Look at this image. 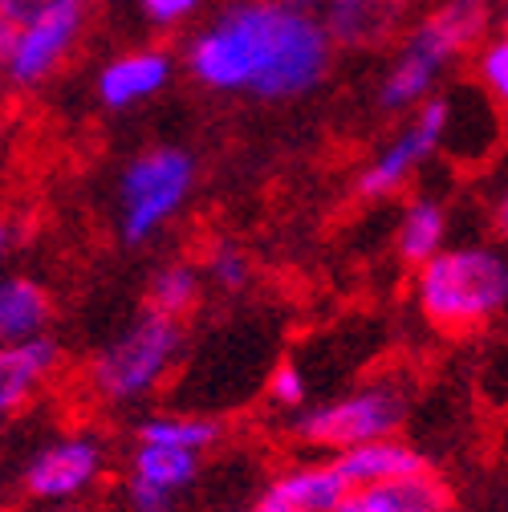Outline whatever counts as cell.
I'll return each instance as SVG.
<instances>
[{
  "instance_id": "13",
  "label": "cell",
  "mask_w": 508,
  "mask_h": 512,
  "mask_svg": "<svg viewBox=\"0 0 508 512\" xmlns=\"http://www.w3.org/2000/svg\"><path fill=\"white\" fill-rule=\"evenodd\" d=\"M452 496L431 472L383 480V484H362L350 488L334 512H448Z\"/></svg>"
},
{
  "instance_id": "22",
  "label": "cell",
  "mask_w": 508,
  "mask_h": 512,
  "mask_svg": "<svg viewBox=\"0 0 508 512\" xmlns=\"http://www.w3.org/2000/svg\"><path fill=\"white\" fill-rule=\"evenodd\" d=\"M208 273L220 289H244L248 277H252V265H248V256L236 248V244H216L208 252Z\"/></svg>"
},
{
  "instance_id": "5",
  "label": "cell",
  "mask_w": 508,
  "mask_h": 512,
  "mask_svg": "<svg viewBox=\"0 0 508 512\" xmlns=\"http://www.w3.org/2000/svg\"><path fill=\"white\" fill-rule=\"evenodd\" d=\"M196 163L179 147H151L122 171V236L131 244L151 240L187 200Z\"/></svg>"
},
{
  "instance_id": "2",
  "label": "cell",
  "mask_w": 508,
  "mask_h": 512,
  "mask_svg": "<svg viewBox=\"0 0 508 512\" xmlns=\"http://www.w3.org/2000/svg\"><path fill=\"white\" fill-rule=\"evenodd\" d=\"M415 301L427 326L448 338L484 330L508 301V265L496 248L435 252L415 273Z\"/></svg>"
},
{
  "instance_id": "19",
  "label": "cell",
  "mask_w": 508,
  "mask_h": 512,
  "mask_svg": "<svg viewBox=\"0 0 508 512\" xmlns=\"http://www.w3.org/2000/svg\"><path fill=\"white\" fill-rule=\"evenodd\" d=\"M216 439H220V423L187 419V415H159V419H147L139 427V443L179 447V452H196V456H204Z\"/></svg>"
},
{
  "instance_id": "24",
  "label": "cell",
  "mask_w": 508,
  "mask_h": 512,
  "mask_svg": "<svg viewBox=\"0 0 508 512\" xmlns=\"http://www.w3.org/2000/svg\"><path fill=\"white\" fill-rule=\"evenodd\" d=\"M200 9V0H143V13L159 29H179L183 21H192Z\"/></svg>"
},
{
  "instance_id": "17",
  "label": "cell",
  "mask_w": 508,
  "mask_h": 512,
  "mask_svg": "<svg viewBox=\"0 0 508 512\" xmlns=\"http://www.w3.org/2000/svg\"><path fill=\"white\" fill-rule=\"evenodd\" d=\"M49 322V293L29 277L0 281V346L41 338Z\"/></svg>"
},
{
  "instance_id": "15",
  "label": "cell",
  "mask_w": 508,
  "mask_h": 512,
  "mask_svg": "<svg viewBox=\"0 0 508 512\" xmlns=\"http://www.w3.org/2000/svg\"><path fill=\"white\" fill-rule=\"evenodd\" d=\"M53 370H57V346L49 338L0 346V419H9L29 395H37Z\"/></svg>"
},
{
  "instance_id": "18",
  "label": "cell",
  "mask_w": 508,
  "mask_h": 512,
  "mask_svg": "<svg viewBox=\"0 0 508 512\" xmlns=\"http://www.w3.org/2000/svg\"><path fill=\"white\" fill-rule=\"evenodd\" d=\"M443 236H448V212L435 200H415L399 224V256L419 269L427 256L443 252Z\"/></svg>"
},
{
  "instance_id": "28",
  "label": "cell",
  "mask_w": 508,
  "mask_h": 512,
  "mask_svg": "<svg viewBox=\"0 0 508 512\" xmlns=\"http://www.w3.org/2000/svg\"><path fill=\"white\" fill-rule=\"evenodd\" d=\"M257 512H277V508H265V504H257Z\"/></svg>"
},
{
  "instance_id": "10",
  "label": "cell",
  "mask_w": 508,
  "mask_h": 512,
  "mask_svg": "<svg viewBox=\"0 0 508 512\" xmlns=\"http://www.w3.org/2000/svg\"><path fill=\"white\" fill-rule=\"evenodd\" d=\"M411 0H326L317 21L326 37L346 49H378L399 37Z\"/></svg>"
},
{
  "instance_id": "27",
  "label": "cell",
  "mask_w": 508,
  "mask_h": 512,
  "mask_svg": "<svg viewBox=\"0 0 508 512\" xmlns=\"http://www.w3.org/2000/svg\"><path fill=\"white\" fill-rule=\"evenodd\" d=\"M9 240H13V232H9V224H0V256H5V248H9Z\"/></svg>"
},
{
  "instance_id": "7",
  "label": "cell",
  "mask_w": 508,
  "mask_h": 512,
  "mask_svg": "<svg viewBox=\"0 0 508 512\" xmlns=\"http://www.w3.org/2000/svg\"><path fill=\"white\" fill-rule=\"evenodd\" d=\"M86 29V0L57 5L25 25L0 21V74L17 90H33L70 61Z\"/></svg>"
},
{
  "instance_id": "1",
  "label": "cell",
  "mask_w": 508,
  "mask_h": 512,
  "mask_svg": "<svg viewBox=\"0 0 508 512\" xmlns=\"http://www.w3.org/2000/svg\"><path fill=\"white\" fill-rule=\"evenodd\" d=\"M334 41L322 21L273 0H236L187 45V74L220 94L301 98L330 74Z\"/></svg>"
},
{
  "instance_id": "6",
  "label": "cell",
  "mask_w": 508,
  "mask_h": 512,
  "mask_svg": "<svg viewBox=\"0 0 508 512\" xmlns=\"http://www.w3.org/2000/svg\"><path fill=\"white\" fill-rule=\"evenodd\" d=\"M407 419V391L399 382H374L346 399H334L326 407H313L297 419V439L309 447H334L350 452L358 443L391 439Z\"/></svg>"
},
{
  "instance_id": "11",
  "label": "cell",
  "mask_w": 508,
  "mask_h": 512,
  "mask_svg": "<svg viewBox=\"0 0 508 512\" xmlns=\"http://www.w3.org/2000/svg\"><path fill=\"white\" fill-rule=\"evenodd\" d=\"M200 456L179 447L139 443L135 452V480H131V508L135 512H167L171 500L196 480Z\"/></svg>"
},
{
  "instance_id": "4",
  "label": "cell",
  "mask_w": 508,
  "mask_h": 512,
  "mask_svg": "<svg viewBox=\"0 0 508 512\" xmlns=\"http://www.w3.org/2000/svg\"><path fill=\"white\" fill-rule=\"evenodd\" d=\"M183 346V330L171 317L147 313L135 330H126L94 366H90V391L106 403H131L155 391L175 366Z\"/></svg>"
},
{
  "instance_id": "23",
  "label": "cell",
  "mask_w": 508,
  "mask_h": 512,
  "mask_svg": "<svg viewBox=\"0 0 508 512\" xmlns=\"http://www.w3.org/2000/svg\"><path fill=\"white\" fill-rule=\"evenodd\" d=\"M269 399L277 403V407H301L305 403V374L293 366V362H281L277 370H273V382H269Z\"/></svg>"
},
{
  "instance_id": "20",
  "label": "cell",
  "mask_w": 508,
  "mask_h": 512,
  "mask_svg": "<svg viewBox=\"0 0 508 512\" xmlns=\"http://www.w3.org/2000/svg\"><path fill=\"white\" fill-rule=\"evenodd\" d=\"M147 301H151L147 313H159V317L179 322V317H187L196 309V301H200V273L192 265H167V269H159L155 281H151Z\"/></svg>"
},
{
  "instance_id": "21",
  "label": "cell",
  "mask_w": 508,
  "mask_h": 512,
  "mask_svg": "<svg viewBox=\"0 0 508 512\" xmlns=\"http://www.w3.org/2000/svg\"><path fill=\"white\" fill-rule=\"evenodd\" d=\"M472 53H476L472 61H476L480 86H484L496 102H504V98H508V45H504V37H484Z\"/></svg>"
},
{
  "instance_id": "8",
  "label": "cell",
  "mask_w": 508,
  "mask_h": 512,
  "mask_svg": "<svg viewBox=\"0 0 508 512\" xmlns=\"http://www.w3.org/2000/svg\"><path fill=\"white\" fill-rule=\"evenodd\" d=\"M448 122H452V106L443 98L419 102L407 131L395 143H387L383 151H378L370 159V167L358 175V187H354L358 200H387V196H395V191H403L411 183V175L443 143V135H448Z\"/></svg>"
},
{
  "instance_id": "3",
  "label": "cell",
  "mask_w": 508,
  "mask_h": 512,
  "mask_svg": "<svg viewBox=\"0 0 508 512\" xmlns=\"http://www.w3.org/2000/svg\"><path fill=\"white\" fill-rule=\"evenodd\" d=\"M488 21H492L488 0H443L435 13H427L403 37L395 66L387 70L383 86H378V106L399 114L427 102L443 70L488 37Z\"/></svg>"
},
{
  "instance_id": "25",
  "label": "cell",
  "mask_w": 508,
  "mask_h": 512,
  "mask_svg": "<svg viewBox=\"0 0 508 512\" xmlns=\"http://www.w3.org/2000/svg\"><path fill=\"white\" fill-rule=\"evenodd\" d=\"M57 5H70V0H0V21L5 25H25Z\"/></svg>"
},
{
  "instance_id": "14",
  "label": "cell",
  "mask_w": 508,
  "mask_h": 512,
  "mask_svg": "<svg viewBox=\"0 0 508 512\" xmlns=\"http://www.w3.org/2000/svg\"><path fill=\"white\" fill-rule=\"evenodd\" d=\"M346 492L350 488H346L342 472L334 468V460L330 464H297L269 484L261 504L277 508V512H334Z\"/></svg>"
},
{
  "instance_id": "26",
  "label": "cell",
  "mask_w": 508,
  "mask_h": 512,
  "mask_svg": "<svg viewBox=\"0 0 508 512\" xmlns=\"http://www.w3.org/2000/svg\"><path fill=\"white\" fill-rule=\"evenodd\" d=\"M273 5H281V9H289V13H305V17H317V13H322V5H326V0H273Z\"/></svg>"
},
{
  "instance_id": "16",
  "label": "cell",
  "mask_w": 508,
  "mask_h": 512,
  "mask_svg": "<svg viewBox=\"0 0 508 512\" xmlns=\"http://www.w3.org/2000/svg\"><path fill=\"white\" fill-rule=\"evenodd\" d=\"M334 468L342 472L346 488H362V484H383V480H399V476H415L427 472V460L403 439H374V443H358L350 452H338Z\"/></svg>"
},
{
  "instance_id": "12",
  "label": "cell",
  "mask_w": 508,
  "mask_h": 512,
  "mask_svg": "<svg viewBox=\"0 0 508 512\" xmlns=\"http://www.w3.org/2000/svg\"><path fill=\"white\" fill-rule=\"evenodd\" d=\"M171 53L167 49H131V53H118L114 61H106L102 74H98V98L110 110H126V106H139L147 98H155L167 82H171Z\"/></svg>"
},
{
  "instance_id": "9",
  "label": "cell",
  "mask_w": 508,
  "mask_h": 512,
  "mask_svg": "<svg viewBox=\"0 0 508 512\" xmlns=\"http://www.w3.org/2000/svg\"><path fill=\"white\" fill-rule=\"evenodd\" d=\"M102 464H106V452L98 439L90 435L57 439L25 468V488L37 500H70L102 476Z\"/></svg>"
}]
</instances>
